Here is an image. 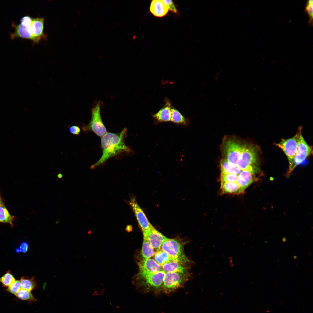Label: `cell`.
<instances>
[{"label": "cell", "mask_w": 313, "mask_h": 313, "mask_svg": "<svg viewBox=\"0 0 313 313\" xmlns=\"http://www.w3.org/2000/svg\"><path fill=\"white\" fill-rule=\"evenodd\" d=\"M127 131L125 128L118 133L107 132L101 137L102 154L100 159L91 166V168L102 165L109 159L121 153L132 152V150L125 143Z\"/></svg>", "instance_id": "obj_1"}, {"label": "cell", "mask_w": 313, "mask_h": 313, "mask_svg": "<svg viewBox=\"0 0 313 313\" xmlns=\"http://www.w3.org/2000/svg\"><path fill=\"white\" fill-rule=\"evenodd\" d=\"M260 152L257 145L243 142L240 156L236 166L241 170L248 171L255 176L260 174Z\"/></svg>", "instance_id": "obj_2"}, {"label": "cell", "mask_w": 313, "mask_h": 313, "mask_svg": "<svg viewBox=\"0 0 313 313\" xmlns=\"http://www.w3.org/2000/svg\"><path fill=\"white\" fill-rule=\"evenodd\" d=\"M165 272L162 270L155 273L139 272L134 280L137 285L146 292L158 294L162 292V286Z\"/></svg>", "instance_id": "obj_3"}, {"label": "cell", "mask_w": 313, "mask_h": 313, "mask_svg": "<svg viewBox=\"0 0 313 313\" xmlns=\"http://www.w3.org/2000/svg\"><path fill=\"white\" fill-rule=\"evenodd\" d=\"M186 243L185 241L179 238H168L163 242L160 248L167 252L174 260L188 264L191 261L184 252V246Z\"/></svg>", "instance_id": "obj_4"}, {"label": "cell", "mask_w": 313, "mask_h": 313, "mask_svg": "<svg viewBox=\"0 0 313 313\" xmlns=\"http://www.w3.org/2000/svg\"><path fill=\"white\" fill-rule=\"evenodd\" d=\"M243 143V142L234 137H227L225 138L222 146L223 158L236 166L240 158Z\"/></svg>", "instance_id": "obj_5"}, {"label": "cell", "mask_w": 313, "mask_h": 313, "mask_svg": "<svg viewBox=\"0 0 313 313\" xmlns=\"http://www.w3.org/2000/svg\"><path fill=\"white\" fill-rule=\"evenodd\" d=\"M302 127L298 128L297 132L298 134V145L294 157L292 165L288 168L286 173L288 176L293 170L302 163L307 158L313 153L312 147L306 142L302 134Z\"/></svg>", "instance_id": "obj_6"}, {"label": "cell", "mask_w": 313, "mask_h": 313, "mask_svg": "<svg viewBox=\"0 0 313 313\" xmlns=\"http://www.w3.org/2000/svg\"><path fill=\"white\" fill-rule=\"evenodd\" d=\"M190 276L189 272L165 273L163 282L162 292L168 294L182 287Z\"/></svg>", "instance_id": "obj_7"}, {"label": "cell", "mask_w": 313, "mask_h": 313, "mask_svg": "<svg viewBox=\"0 0 313 313\" xmlns=\"http://www.w3.org/2000/svg\"><path fill=\"white\" fill-rule=\"evenodd\" d=\"M98 102L91 110L90 122L86 125H83L82 129L84 132L92 131L98 136L101 137L107 132L101 115V105Z\"/></svg>", "instance_id": "obj_8"}, {"label": "cell", "mask_w": 313, "mask_h": 313, "mask_svg": "<svg viewBox=\"0 0 313 313\" xmlns=\"http://www.w3.org/2000/svg\"><path fill=\"white\" fill-rule=\"evenodd\" d=\"M298 134L291 138L283 139L275 145L281 149L286 156L289 162V167L292 165L296 154L298 145Z\"/></svg>", "instance_id": "obj_9"}, {"label": "cell", "mask_w": 313, "mask_h": 313, "mask_svg": "<svg viewBox=\"0 0 313 313\" xmlns=\"http://www.w3.org/2000/svg\"><path fill=\"white\" fill-rule=\"evenodd\" d=\"M129 204L134 214L142 232L148 230L152 226L143 211L139 205L134 197H130Z\"/></svg>", "instance_id": "obj_10"}, {"label": "cell", "mask_w": 313, "mask_h": 313, "mask_svg": "<svg viewBox=\"0 0 313 313\" xmlns=\"http://www.w3.org/2000/svg\"><path fill=\"white\" fill-rule=\"evenodd\" d=\"M143 237L146 238L154 249H160L163 242L168 238L157 230L152 226L143 232Z\"/></svg>", "instance_id": "obj_11"}, {"label": "cell", "mask_w": 313, "mask_h": 313, "mask_svg": "<svg viewBox=\"0 0 313 313\" xmlns=\"http://www.w3.org/2000/svg\"><path fill=\"white\" fill-rule=\"evenodd\" d=\"M172 102L167 98H165L164 104L160 110L155 114H151L154 124L157 125L163 122L171 121Z\"/></svg>", "instance_id": "obj_12"}, {"label": "cell", "mask_w": 313, "mask_h": 313, "mask_svg": "<svg viewBox=\"0 0 313 313\" xmlns=\"http://www.w3.org/2000/svg\"><path fill=\"white\" fill-rule=\"evenodd\" d=\"M44 18L37 17L32 19L31 27L33 36V42L38 43L42 39H46V34L43 32Z\"/></svg>", "instance_id": "obj_13"}, {"label": "cell", "mask_w": 313, "mask_h": 313, "mask_svg": "<svg viewBox=\"0 0 313 313\" xmlns=\"http://www.w3.org/2000/svg\"><path fill=\"white\" fill-rule=\"evenodd\" d=\"M31 25H27L21 23L18 24L12 23V26L14 28V31L10 34L11 38L14 39L20 37L33 41V38Z\"/></svg>", "instance_id": "obj_14"}, {"label": "cell", "mask_w": 313, "mask_h": 313, "mask_svg": "<svg viewBox=\"0 0 313 313\" xmlns=\"http://www.w3.org/2000/svg\"><path fill=\"white\" fill-rule=\"evenodd\" d=\"M139 272L148 273H155L163 270L161 266L158 264L155 260L151 258L144 259L137 263Z\"/></svg>", "instance_id": "obj_15"}, {"label": "cell", "mask_w": 313, "mask_h": 313, "mask_svg": "<svg viewBox=\"0 0 313 313\" xmlns=\"http://www.w3.org/2000/svg\"><path fill=\"white\" fill-rule=\"evenodd\" d=\"M188 264L183 263L174 260L169 261L161 267L165 273L168 272H186L190 269Z\"/></svg>", "instance_id": "obj_16"}, {"label": "cell", "mask_w": 313, "mask_h": 313, "mask_svg": "<svg viewBox=\"0 0 313 313\" xmlns=\"http://www.w3.org/2000/svg\"><path fill=\"white\" fill-rule=\"evenodd\" d=\"M150 10L155 17H161L167 14L169 9L163 0H153L151 2Z\"/></svg>", "instance_id": "obj_17"}, {"label": "cell", "mask_w": 313, "mask_h": 313, "mask_svg": "<svg viewBox=\"0 0 313 313\" xmlns=\"http://www.w3.org/2000/svg\"><path fill=\"white\" fill-rule=\"evenodd\" d=\"M174 124L185 127L190 124V118L182 114L179 111L172 106L171 108V121Z\"/></svg>", "instance_id": "obj_18"}, {"label": "cell", "mask_w": 313, "mask_h": 313, "mask_svg": "<svg viewBox=\"0 0 313 313\" xmlns=\"http://www.w3.org/2000/svg\"><path fill=\"white\" fill-rule=\"evenodd\" d=\"M220 165L221 173L235 175H237L238 177L241 171L237 166L230 163L224 158L221 160Z\"/></svg>", "instance_id": "obj_19"}, {"label": "cell", "mask_w": 313, "mask_h": 313, "mask_svg": "<svg viewBox=\"0 0 313 313\" xmlns=\"http://www.w3.org/2000/svg\"><path fill=\"white\" fill-rule=\"evenodd\" d=\"M153 256L154 259L161 266L164 264L174 260L167 252L160 249L155 252Z\"/></svg>", "instance_id": "obj_20"}, {"label": "cell", "mask_w": 313, "mask_h": 313, "mask_svg": "<svg viewBox=\"0 0 313 313\" xmlns=\"http://www.w3.org/2000/svg\"><path fill=\"white\" fill-rule=\"evenodd\" d=\"M14 219V216L10 214L4 204L0 207V223H8L12 227Z\"/></svg>", "instance_id": "obj_21"}, {"label": "cell", "mask_w": 313, "mask_h": 313, "mask_svg": "<svg viewBox=\"0 0 313 313\" xmlns=\"http://www.w3.org/2000/svg\"><path fill=\"white\" fill-rule=\"evenodd\" d=\"M155 253L154 248L147 239L143 237L141 254L143 259L150 258L153 256Z\"/></svg>", "instance_id": "obj_22"}, {"label": "cell", "mask_w": 313, "mask_h": 313, "mask_svg": "<svg viewBox=\"0 0 313 313\" xmlns=\"http://www.w3.org/2000/svg\"><path fill=\"white\" fill-rule=\"evenodd\" d=\"M21 288L31 291L37 286V283L34 280V277L28 278L26 276H23L21 279Z\"/></svg>", "instance_id": "obj_23"}, {"label": "cell", "mask_w": 313, "mask_h": 313, "mask_svg": "<svg viewBox=\"0 0 313 313\" xmlns=\"http://www.w3.org/2000/svg\"><path fill=\"white\" fill-rule=\"evenodd\" d=\"M15 295L18 298L22 300L34 302L37 301L31 291L22 288L18 291Z\"/></svg>", "instance_id": "obj_24"}, {"label": "cell", "mask_w": 313, "mask_h": 313, "mask_svg": "<svg viewBox=\"0 0 313 313\" xmlns=\"http://www.w3.org/2000/svg\"><path fill=\"white\" fill-rule=\"evenodd\" d=\"M15 281V278L9 271L7 272L5 274L0 277V282L5 287H8Z\"/></svg>", "instance_id": "obj_25"}, {"label": "cell", "mask_w": 313, "mask_h": 313, "mask_svg": "<svg viewBox=\"0 0 313 313\" xmlns=\"http://www.w3.org/2000/svg\"><path fill=\"white\" fill-rule=\"evenodd\" d=\"M21 288L20 280H16L12 285L8 287L7 290L15 295L18 291Z\"/></svg>", "instance_id": "obj_26"}, {"label": "cell", "mask_w": 313, "mask_h": 313, "mask_svg": "<svg viewBox=\"0 0 313 313\" xmlns=\"http://www.w3.org/2000/svg\"><path fill=\"white\" fill-rule=\"evenodd\" d=\"M313 1L309 0L307 2L306 6V11L310 18V23L312 21L313 18Z\"/></svg>", "instance_id": "obj_27"}, {"label": "cell", "mask_w": 313, "mask_h": 313, "mask_svg": "<svg viewBox=\"0 0 313 313\" xmlns=\"http://www.w3.org/2000/svg\"><path fill=\"white\" fill-rule=\"evenodd\" d=\"M163 1L167 6L169 10L174 13H176L177 12V9L172 0H163Z\"/></svg>", "instance_id": "obj_28"}, {"label": "cell", "mask_w": 313, "mask_h": 313, "mask_svg": "<svg viewBox=\"0 0 313 313\" xmlns=\"http://www.w3.org/2000/svg\"><path fill=\"white\" fill-rule=\"evenodd\" d=\"M68 130L70 133L74 135L79 134L81 132L80 128L76 125H72L69 127Z\"/></svg>", "instance_id": "obj_29"}, {"label": "cell", "mask_w": 313, "mask_h": 313, "mask_svg": "<svg viewBox=\"0 0 313 313\" xmlns=\"http://www.w3.org/2000/svg\"><path fill=\"white\" fill-rule=\"evenodd\" d=\"M28 244L26 242H23L21 244L19 249L21 252L25 253L28 250Z\"/></svg>", "instance_id": "obj_30"}, {"label": "cell", "mask_w": 313, "mask_h": 313, "mask_svg": "<svg viewBox=\"0 0 313 313\" xmlns=\"http://www.w3.org/2000/svg\"><path fill=\"white\" fill-rule=\"evenodd\" d=\"M4 203L3 200L0 194V207Z\"/></svg>", "instance_id": "obj_31"}, {"label": "cell", "mask_w": 313, "mask_h": 313, "mask_svg": "<svg viewBox=\"0 0 313 313\" xmlns=\"http://www.w3.org/2000/svg\"><path fill=\"white\" fill-rule=\"evenodd\" d=\"M57 176L59 179H61L63 175L61 173H59L57 174Z\"/></svg>", "instance_id": "obj_32"}, {"label": "cell", "mask_w": 313, "mask_h": 313, "mask_svg": "<svg viewBox=\"0 0 313 313\" xmlns=\"http://www.w3.org/2000/svg\"><path fill=\"white\" fill-rule=\"evenodd\" d=\"M16 251L17 252H20V249H17L16 250Z\"/></svg>", "instance_id": "obj_33"}]
</instances>
